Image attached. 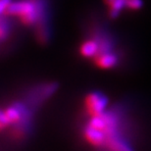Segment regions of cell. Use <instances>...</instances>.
Segmentation results:
<instances>
[{
  "label": "cell",
  "mask_w": 151,
  "mask_h": 151,
  "mask_svg": "<svg viewBox=\"0 0 151 151\" xmlns=\"http://www.w3.org/2000/svg\"><path fill=\"white\" fill-rule=\"evenodd\" d=\"M9 31H10V28H9V24L7 21L5 20L4 17H2L1 19V24H0V37H1V40L4 41L8 37Z\"/></svg>",
  "instance_id": "cell-5"
},
{
  "label": "cell",
  "mask_w": 151,
  "mask_h": 151,
  "mask_svg": "<svg viewBox=\"0 0 151 151\" xmlns=\"http://www.w3.org/2000/svg\"><path fill=\"white\" fill-rule=\"evenodd\" d=\"M93 62L97 68L102 70H109L116 67L119 62V57L114 51H110V52L97 54L93 58Z\"/></svg>",
  "instance_id": "cell-2"
},
{
  "label": "cell",
  "mask_w": 151,
  "mask_h": 151,
  "mask_svg": "<svg viewBox=\"0 0 151 151\" xmlns=\"http://www.w3.org/2000/svg\"><path fill=\"white\" fill-rule=\"evenodd\" d=\"M126 8L129 10H138L142 7V0H125Z\"/></svg>",
  "instance_id": "cell-6"
},
{
  "label": "cell",
  "mask_w": 151,
  "mask_h": 151,
  "mask_svg": "<svg viewBox=\"0 0 151 151\" xmlns=\"http://www.w3.org/2000/svg\"><path fill=\"white\" fill-rule=\"evenodd\" d=\"M12 0H0V12L1 15H5L9 6L11 5Z\"/></svg>",
  "instance_id": "cell-7"
},
{
  "label": "cell",
  "mask_w": 151,
  "mask_h": 151,
  "mask_svg": "<svg viewBox=\"0 0 151 151\" xmlns=\"http://www.w3.org/2000/svg\"><path fill=\"white\" fill-rule=\"evenodd\" d=\"M83 103L87 116L89 118L97 117L105 112L108 104V99L103 93L92 91L87 93L84 97Z\"/></svg>",
  "instance_id": "cell-1"
},
{
  "label": "cell",
  "mask_w": 151,
  "mask_h": 151,
  "mask_svg": "<svg viewBox=\"0 0 151 151\" xmlns=\"http://www.w3.org/2000/svg\"><path fill=\"white\" fill-rule=\"evenodd\" d=\"M113 0H104V2H105V4H107V5H109L111 2H112Z\"/></svg>",
  "instance_id": "cell-8"
},
{
  "label": "cell",
  "mask_w": 151,
  "mask_h": 151,
  "mask_svg": "<svg viewBox=\"0 0 151 151\" xmlns=\"http://www.w3.org/2000/svg\"><path fill=\"white\" fill-rule=\"evenodd\" d=\"M108 6H109V16L111 19L118 18L121 11L126 8L125 0H113Z\"/></svg>",
  "instance_id": "cell-4"
},
{
  "label": "cell",
  "mask_w": 151,
  "mask_h": 151,
  "mask_svg": "<svg viewBox=\"0 0 151 151\" xmlns=\"http://www.w3.org/2000/svg\"><path fill=\"white\" fill-rule=\"evenodd\" d=\"M99 51V43L95 37L83 41L81 44L80 53L84 58H94Z\"/></svg>",
  "instance_id": "cell-3"
}]
</instances>
